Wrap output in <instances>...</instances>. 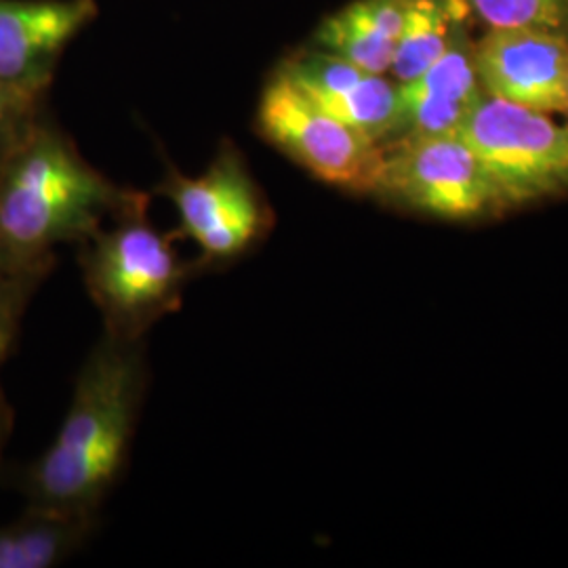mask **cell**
<instances>
[{
    "mask_svg": "<svg viewBox=\"0 0 568 568\" xmlns=\"http://www.w3.org/2000/svg\"><path fill=\"white\" fill-rule=\"evenodd\" d=\"M471 55L485 95L565 114L567 39L530 28H487L480 39H474Z\"/></svg>",
    "mask_w": 568,
    "mask_h": 568,
    "instance_id": "ba28073f",
    "label": "cell"
},
{
    "mask_svg": "<svg viewBox=\"0 0 568 568\" xmlns=\"http://www.w3.org/2000/svg\"><path fill=\"white\" fill-rule=\"evenodd\" d=\"M150 196L133 190L129 201L81 243L82 278L100 307L105 333L138 342L145 331L182 305L194 264L175 248L178 234L161 232L148 217Z\"/></svg>",
    "mask_w": 568,
    "mask_h": 568,
    "instance_id": "3957f363",
    "label": "cell"
},
{
    "mask_svg": "<svg viewBox=\"0 0 568 568\" xmlns=\"http://www.w3.org/2000/svg\"><path fill=\"white\" fill-rule=\"evenodd\" d=\"M487 28H530L568 41V0H464Z\"/></svg>",
    "mask_w": 568,
    "mask_h": 568,
    "instance_id": "9a60e30c",
    "label": "cell"
},
{
    "mask_svg": "<svg viewBox=\"0 0 568 568\" xmlns=\"http://www.w3.org/2000/svg\"><path fill=\"white\" fill-rule=\"evenodd\" d=\"M131 194L41 112L0 164V248L18 267L53 265V246L89 239Z\"/></svg>",
    "mask_w": 568,
    "mask_h": 568,
    "instance_id": "7a4b0ae2",
    "label": "cell"
},
{
    "mask_svg": "<svg viewBox=\"0 0 568 568\" xmlns=\"http://www.w3.org/2000/svg\"><path fill=\"white\" fill-rule=\"evenodd\" d=\"M464 0H408L400 37L389 63V79L403 84L438 60L457 32L471 26Z\"/></svg>",
    "mask_w": 568,
    "mask_h": 568,
    "instance_id": "5bb4252c",
    "label": "cell"
},
{
    "mask_svg": "<svg viewBox=\"0 0 568 568\" xmlns=\"http://www.w3.org/2000/svg\"><path fill=\"white\" fill-rule=\"evenodd\" d=\"M39 267H51V265H39ZM23 270H30V267H18V265L11 264V260L4 255V251L0 248V281L23 272Z\"/></svg>",
    "mask_w": 568,
    "mask_h": 568,
    "instance_id": "ac0fdd59",
    "label": "cell"
},
{
    "mask_svg": "<svg viewBox=\"0 0 568 568\" xmlns=\"http://www.w3.org/2000/svg\"><path fill=\"white\" fill-rule=\"evenodd\" d=\"M49 270L51 267H30L0 281V368L13 352L26 307ZM2 432H4V405L0 394V440H2Z\"/></svg>",
    "mask_w": 568,
    "mask_h": 568,
    "instance_id": "2e32d148",
    "label": "cell"
},
{
    "mask_svg": "<svg viewBox=\"0 0 568 568\" xmlns=\"http://www.w3.org/2000/svg\"><path fill=\"white\" fill-rule=\"evenodd\" d=\"M44 100L26 95L0 82V164L42 112Z\"/></svg>",
    "mask_w": 568,
    "mask_h": 568,
    "instance_id": "e0dca14e",
    "label": "cell"
},
{
    "mask_svg": "<svg viewBox=\"0 0 568 568\" xmlns=\"http://www.w3.org/2000/svg\"><path fill=\"white\" fill-rule=\"evenodd\" d=\"M93 514L34 506L0 527V568H49L81 548Z\"/></svg>",
    "mask_w": 568,
    "mask_h": 568,
    "instance_id": "4fadbf2b",
    "label": "cell"
},
{
    "mask_svg": "<svg viewBox=\"0 0 568 568\" xmlns=\"http://www.w3.org/2000/svg\"><path fill=\"white\" fill-rule=\"evenodd\" d=\"M178 211V239L201 251V265L227 264L260 243L274 227V211L255 182L243 152L224 140L201 175L169 166L156 187Z\"/></svg>",
    "mask_w": 568,
    "mask_h": 568,
    "instance_id": "5b68a950",
    "label": "cell"
},
{
    "mask_svg": "<svg viewBox=\"0 0 568 568\" xmlns=\"http://www.w3.org/2000/svg\"><path fill=\"white\" fill-rule=\"evenodd\" d=\"M384 164L371 196L445 222H483L508 204L459 133L403 135L382 145Z\"/></svg>",
    "mask_w": 568,
    "mask_h": 568,
    "instance_id": "277c9868",
    "label": "cell"
},
{
    "mask_svg": "<svg viewBox=\"0 0 568 568\" xmlns=\"http://www.w3.org/2000/svg\"><path fill=\"white\" fill-rule=\"evenodd\" d=\"M278 68L326 112L368 140L384 145L394 138L400 119V89L394 79L366 72L314 44L291 51Z\"/></svg>",
    "mask_w": 568,
    "mask_h": 568,
    "instance_id": "30bf717a",
    "label": "cell"
},
{
    "mask_svg": "<svg viewBox=\"0 0 568 568\" xmlns=\"http://www.w3.org/2000/svg\"><path fill=\"white\" fill-rule=\"evenodd\" d=\"M565 114H567V119H568V100H567V110H565Z\"/></svg>",
    "mask_w": 568,
    "mask_h": 568,
    "instance_id": "d6986e66",
    "label": "cell"
},
{
    "mask_svg": "<svg viewBox=\"0 0 568 568\" xmlns=\"http://www.w3.org/2000/svg\"><path fill=\"white\" fill-rule=\"evenodd\" d=\"M511 209L568 194V124L483 95L459 129Z\"/></svg>",
    "mask_w": 568,
    "mask_h": 568,
    "instance_id": "8992f818",
    "label": "cell"
},
{
    "mask_svg": "<svg viewBox=\"0 0 568 568\" xmlns=\"http://www.w3.org/2000/svg\"><path fill=\"white\" fill-rule=\"evenodd\" d=\"M471 49L474 39L466 26L457 32L447 51L419 77L398 84L400 119L392 140L403 135L459 133L471 108L485 95Z\"/></svg>",
    "mask_w": 568,
    "mask_h": 568,
    "instance_id": "8fae6325",
    "label": "cell"
},
{
    "mask_svg": "<svg viewBox=\"0 0 568 568\" xmlns=\"http://www.w3.org/2000/svg\"><path fill=\"white\" fill-rule=\"evenodd\" d=\"M257 135L316 180L354 194H373L384 150L326 112L276 70L265 81L257 112Z\"/></svg>",
    "mask_w": 568,
    "mask_h": 568,
    "instance_id": "52a82bcc",
    "label": "cell"
},
{
    "mask_svg": "<svg viewBox=\"0 0 568 568\" xmlns=\"http://www.w3.org/2000/svg\"><path fill=\"white\" fill-rule=\"evenodd\" d=\"M98 13L95 0H0V82L44 100L63 51Z\"/></svg>",
    "mask_w": 568,
    "mask_h": 568,
    "instance_id": "9c48e42d",
    "label": "cell"
},
{
    "mask_svg": "<svg viewBox=\"0 0 568 568\" xmlns=\"http://www.w3.org/2000/svg\"><path fill=\"white\" fill-rule=\"evenodd\" d=\"M145 387L142 339L103 333L77 377L53 445L21 474L28 501L93 514L119 478Z\"/></svg>",
    "mask_w": 568,
    "mask_h": 568,
    "instance_id": "6da1fadb",
    "label": "cell"
},
{
    "mask_svg": "<svg viewBox=\"0 0 568 568\" xmlns=\"http://www.w3.org/2000/svg\"><path fill=\"white\" fill-rule=\"evenodd\" d=\"M408 0H352L318 23L310 44L366 72L387 74Z\"/></svg>",
    "mask_w": 568,
    "mask_h": 568,
    "instance_id": "7c38bea8",
    "label": "cell"
}]
</instances>
